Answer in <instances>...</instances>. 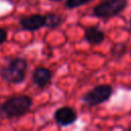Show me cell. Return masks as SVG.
<instances>
[{
    "label": "cell",
    "instance_id": "6da1fadb",
    "mask_svg": "<svg viewBox=\"0 0 131 131\" xmlns=\"http://www.w3.org/2000/svg\"><path fill=\"white\" fill-rule=\"evenodd\" d=\"M33 99L29 95H14L0 103V119H14L25 116L32 107Z\"/></svg>",
    "mask_w": 131,
    "mask_h": 131
},
{
    "label": "cell",
    "instance_id": "7a4b0ae2",
    "mask_svg": "<svg viewBox=\"0 0 131 131\" xmlns=\"http://www.w3.org/2000/svg\"><path fill=\"white\" fill-rule=\"evenodd\" d=\"M28 61L23 57H13L0 70L1 78L10 84H20L27 76Z\"/></svg>",
    "mask_w": 131,
    "mask_h": 131
},
{
    "label": "cell",
    "instance_id": "3957f363",
    "mask_svg": "<svg viewBox=\"0 0 131 131\" xmlns=\"http://www.w3.org/2000/svg\"><path fill=\"white\" fill-rule=\"evenodd\" d=\"M127 3V0H103L94 6L92 14L98 18L108 19L122 13Z\"/></svg>",
    "mask_w": 131,
    "mask_h": 131
},
{
    "label": "cell",
    "instance_id": "277c9868",
    "mask_svg": "<svg viewBox=\"0 0 131 131\" xmlns=\"http://www.w3.org/2000/svg\"><path fill=\"white\" fill-rule=\"evenodd\" d=\"M113 94V87L108 84H100L83 94L82 101L89 107L97 106L107 101Z\"/></svg>",
    "mask_w": 131,
    "mask_h": 131
},
{
    "label": "cell",
    "instance_id": "5b68a950",
    "mask_svg": "<svg viewBox=\"0 0 131 131\" xmlns=\"http://www.w3.org/2000/svg\"><path fill=\"white\" fill-rule=\"evenodd\" d=\"M54 121L61 127H68L74 124L78 119V114L75 108L71 106H61L57 108L53 115Z\"/></svg>",
    "mask_w": 131,
    "mask_h": 131
},
{
    "label": "cell",
    "instance_id": "8992f818",
    "mask_svg": "<svg viewBox=\"0 0 131 131\" xmlns=\"http://www.w3.org/2000/svg\"><path fill=\"white\" fill-rule=\"evenodd\" d=\"M18 23L23 30L29 32H35L45 27V14L35 13L28 16H23L20 17Z\"/></svg>",
    "mask_w": 131,
    "mask_h": 131
},
{
    "label": "cell",
    "instance_id": "52a82bcc",
    "mask_svg": "<svg viewBox=\"0 0 131 131\" xmlns=\"http://www.w3.org/2000/svg\"><path fill=\"white\" fill-rule=\"evenodd\" d=\"M51 78H52V72L45 67L36 68L32 74V79L34 84L40 89L45 88L50 83Z\"/></svg>",
    "mask_w": 131,
    "mask_h": 131
},
{
    "label": "cell",
    "instance_id": "ba28073f",
    "mask_svg": "<svg viewBox=\"0 0 131 131\" xmlns=\"http://www.w3.org/2000/svg\"><path fill=\"white\" fill-rule=\"evenodd\" d=\"M84 39L90 45H99L105 39V33L98 25L87 27L84 31Z\"/></svg>",
    "mask_w": 131,
    "mask_h": 131
},
{
    "label": "cell",
    "instance_id": "9c48e42d",
    "mask_svg": "<svg viewBox=\"0 0 131 131\" xmlns=\"http://www.w3.org/2000/svg\"><path fill=\"white\" fill-rule=\"evenodd\" d=\"M63 21H64V17L62 15H59L53 12L45 14V27L47 28H50V29L58 28Z\"/></svg>",
    "mask_w": 131,
    "mask_h": 131
},
{
    "label": "cell",
    "instance_id": "30bf717a",
    "mask_svg": "<svg viewBox=\"0 0 131 131\" xmlns=\"http://www.w3.org/2000/svg\"><path fill=\"white\" fill-rule=\"evenodd\" d=\"M127 51H128L127 43L119 42V43H116L111 48V55H112V57H115V58H121L127 53Z\"/></svg>",
    "mask_w": 131,
    "mask_h": 131
},
{
    "label": "cell",
    "instance_id": "8fae6325",
    "mask_svg": "<svg viewBox=\"0 0 131 131\" xmlns=\"http://www.w3.org/2000/svg\"><path fill=\"white\" fill-rule=\"evenodd\" d=\"M93 0H67L66 1V7L69 9H74L80 6H83Z\"/></svg>",
    "mask_w": 131,
    "mask_h": 131
},
{
    "label": "cell",
    "instance_id": "7c38bea8",
    "mask_svg": "<svg viewBox=\"0 0 131 131\" xmlns=\"http://www.w3.org/2000/svg\"><path fill=\"white\" fill-rule=\"evenodd\" d=\"M7 40V31L3 28H0V45Z\"/></svg>",
    "mask_w": 131,
    "mask_h": 131
},
{
    "label": "cell",
    "instance_id": "4fadbf2b",
    "mask_svg": "<svg viewBox=\"0 0 131 131\" xmlns=\"http://www.w3.org/2000/svg\"><path fill=\"white\" fill-rule=\"evenodd\" d=\"M128 30L131 32V17H130V19H129V23H128Z\"/></svg>",
    "mask_w": 131,
    "mask_h": 131
},
{
    "label": "cell",
    "instance_id": "5bb4252c",
    "mask_svg": "<svg viewBox=\"0 0 131 131\" xmlns=\"http://www.w3.org/2000/svg\"><path fill=\"white\" fill-rule=\"evenodd\" d=\"M49 1H53V2H60L62 0H49Z\"/></svg>",
    "mask_w": 131,
    "mask_h": 131
},
{
    "label": "cell",
    "instance_id": "9a60e30c",
    "mask_svg": "<svg viewBox=\"0 0 131 131\" xmlns=\"http://www.w3.org/2000/svg\"><path fill=\"white\" fill-rule=\"evenodd\" d=\"M128 129H131V127H130V128H128Z\"/></svg>",
    "mask_w": 131,
    "mask_h": 131
}]
</instances>
